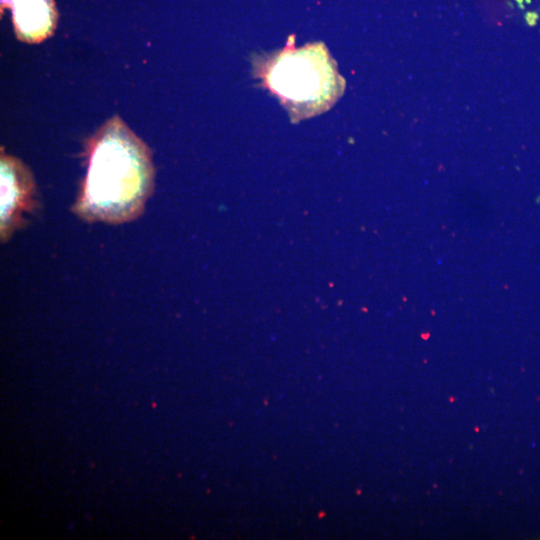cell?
Here are the masks:
<instances>
[{
    "label": "cell",
    "instance_id": "6da1fadb",
    "mask_svg": "<svg viewBox=\"0 0 540 540\" xmlns=\"http://www.w3.org/2000/svg\"><path fill=\"white\" fill-rule=\"evenodd\" d=\"M153 179L149 149L114 116L89 141L87 173L73 211L89 222H129L142 213Z\"/></svg>",
    "mask_w": 540,
    "mask_h": 540
},
{
    "label": "cell",
    "instance_id": "7a4b0ae2",
    "mask_svg": "<svg viewBox=\"0 0 540 540\" xmlns=\"http://www.w3.org/2000/svg\"><path fill=\"white\" fill-rule=\"evenodd\" d=\"M266 78L292 112L302 116L326 109L344 88L334 62L321 45L283 52L271 64Z\"/></svg>",
    "mask_w": 540,
    "mask_h": 540
},
{
    "label": "cell",
    "instance_id": "3957f363",
    "mask_svg": "<svg viewBox=\"0 0 540 540\" xmlns=\"http://www.w3.org/2000/svg\"><path fill=\"white\" fill-rule=\"evenodd\" d=\"M0 234L7 241L35 206V184L29 169L17 158L2 154L0 161Z\"/></svg>",
    "mask_w": 540,
    "mask_h": 540
},
{
    "label": "cell",
    "instance_id": "277c9868",
    "mask_svg": "<svg viewBox=\"0 0 540 540\" xmlns=\"http://www.w3.org/2000/svg\"><path fill=\"white\" fill-rule=\"evenodd\" d=\"M17 38L25 43H40L56 28L58 14L54 0H8Z\"/></svg>",
    "mask_w": 540,
    "mask_h": 540
},
{
    "label": "cell",
    "instance_id": "5b68a950",
    "mask_svg": "<svg viewBox=\"0 0 540 540\" xmlns=\"http://www.w3.org/2000/svg\"><path fill=\"white\" fill-rule=\"evenodd\" d=\"M526 19L528 22L532 21L533 23H535V20L537 19V14L529 12L526 15Z\"/></svg>",
    "mask_w": 540,
    "mask_h": 540
}]
</instances>
